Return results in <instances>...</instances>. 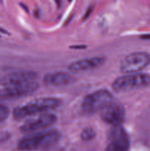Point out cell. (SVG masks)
<instances>
[{
    "label": "cell",
    "instance_id": "1",
    "mask_svg": "<svg viewBox=\"0 0 150 151\" xmlns=\"http://www.w3.org/2000/svg\"><path fill=\"white\" fill-rule=\"evenodd\" d=\"M60 137L61 134L57 130L44 131L22 138L18 144V147L21 151L46 149L57 143Z\"/></svg>",
    "mask_w": 150,
    "mask_h": 151
},
{
    "label": "cell",
    "instance_id": "2",
    "mask_svg": "<svg viewBox=\"0 0 150 151\" xmlns=\"http://www.w3.org/2000/svg\"><path fill=\"white\" fill-rule=\"evenodd\" d=\"M61 104L62 100L57 97H43L15 109L13 116L16 119H22L37 114H47L60 107Z\"/></svg>",
    "mask_w": 150,
    "mask_h": 151
},
{
    "label": "cell",
    "instance_id": "3",
    "mask_svg": "<svg viewBox=\"0 0 150 151\" xmlns=\"http://www.w3.org/2000/svg\"><path fill=\"white\" fill-rule=\"evenodd\" d=\"M150 86V75L146 73L129 74L119 77L113 81V89L119 93L145 88Z\"/></svg>",
    "mask_w": 150,
    "mask_h": 151
},
{
    "label": "cell",
    "instance_id": "4",
    "mask_svg": "<svg viewBox=\"0 0 150 151\" xmlns=\"http://www.w3.org/2000/svg\"><path fill=\"white\" fill-rule=\"evenodd\" d=\"M114 97L106 89H100L88 94L84 98L81 107L87 114H94L104 109L107 105L113 102Z\"/></svg>",
    "mask_w": 150,
    "mask_h": 151
},
{
    "label": "cell",
    "instance_id": "5",
    "mask_svg": "<svg viewBox=\"0 0 150 151\" xmlns=\"http://www.w3.org/2000/svg\"><path fill=\"white\" fill-rule=\"evenodd\" d=\"M150 64V55L144 52H132L126 55L120 63V70L125 74L140 73Z\"/></svg>",
    "mask_w": 150,
    "mask_h": 151
},
{
    "label": "cell",
    "instance_id": "6",
    "mask_svg": "<svg viewBox=\"0 0 150 151\" xmlns=\"http://www.w3.org/2000/svg\"><path fill=\"white\" fill-rule=\"evenodd\" d=\"M129 136L124 128L121 125L112 127L105 151H129Z\"/></svg>",
    "mask_w": 150,
    "mask_h": 151
},
{
    "label": "cell",
    "instance_id": "7",
    "mask_svg": "<svg viewBox=\"0 0 150 151\" xmlns=\"http://www.w3.org/2000/svg\"><path fill=\"white\" fill-rule=\"evenodd\" d=\"M39 88L35 81L26 83L10 87H4L0 89V100H13L32 95Z\"/></svg>",
    "mask_w": 150,
    "mask_h": 151
},
{
    "label": "cell",
    "instance_id": "8",
    "mask_svg": "<svg viewBox=\"0 0 150 151\" xmlns=\"http://www.w3.org/2000/svg\"><path fill=\"white\" fill-rule=\"evenodd\" d=\"M103 122L112 126H119L123 122L125 118V109L122 104L112 102L100 112Z\"/></svg>",
    "mask_w": 150,
    "mask_h": 151
},
{
    "label": "cell",
    "instance_id": "9",
    "mask_svg": "<svg viewBox=\"0 0 150 151\" xmlns=\"http://www.w3.org/2000/svg\"><path fill=\"white\" fill-rule=\"evenodd\" d=\"M57 119V116L54 114L47 113L41 114L35 119H31L25 122L20 127V131L22 133H32L45 129L54 125Z\"/></svg>",
    "mask_w": 150,
    "mask_h": 151
},
{
    "label": "cell",
    "instance_id": "10",
    "mask_svg": "<svg viewBox=\"0 0 150 151\" xmlns=\"http://www.w3.org/2000/svg\"><path fill=\"white\" fill-rule=\"evenodd\" d=\"M37 77L38 74L33 71H20L4 76L0 81V83L4 87L14 86L32 82Z\"/></svg>",
    "mask_w": 150,
    "mask_h": 151
},
{
    "label": "cell",
    "instance_id": "11",
    "mask_svg": "<svg viewBox=\"0 0 150 151\" xmlns=\"http://www.w3.org/2000/svg\"><path fill=\"white\" fill-rule=\"evenodd\" d=\"M104 61L105 59L103 57H94L84 59V60H79L71 63L69 66V69L73 72H85L101 66Z\"/></svg>",
    "mask_w": 150,
    "mask_h": 151
},
{
    "label": "cell",
    "instance_id": "12",
    "mask_svg": "<svg viewBox=\"0 0 150 151\" xmlns=\"http://www.w3.org/2000/svg\"><path fill=\"white\" fill-rule=\"evenodd\" d=\"M72 78L66 72H56L49 73L44 77V83L53 86H63L71 83Z\"/></svg>",
    "mask_w": 150,
    "mask_h": 151
},
{
    "label": "cell",
    "instance_id": "13",
    "mask_svg": "<svg viewBox=\"0 0 150 151\" xmlns=\"http://www.w3.org/2000/svg\"><path fill=\"white\" fill-rule=\"evenodd\" d=\"M96 132L93 128H85L83 131H82L80 134V137L82 140L83 141H91L95 137Z\"/></svg>",
    "mask_w": 150,
    "mask_h": 151
},
{
    "label": "cell",
    "instance_id": "14",
    "mask_svg": "<svg viewBox=\"0 0 150 151\" xmlns=\"http://www.w3.org/2000/svg\"><path fill=\"white\" fill-rule=\"evenodd\" d=\"M10 114V110L7 106L0 104V123L3 122L7 119Z\"/></svg>",
    "mask_w": 150,
    "mask_h": 151
},
{
    "label": "cell",
    "instance_id": "15",
    "mask_svg": "<svg viewBox=\"0 0 150 151\" xmlns=\"http://www.w3.org/2000/svg\"><path fill=\"white\" fill-rule=\"evenodd\" d=\"M10 137V134L7 131H2L0 132V142H3L9 139Z\"/></svg>",
    "mask_w": 150,
    "mask_h": 151
},
{
    "label": "cell",
    "instance_id": "16",
    "mask_svg": "<svg viewBox=\"0 0 150 151\" xmlns=\"http://www.w3.org/2000/svg\"><path fill=\"white\" fill-rule=\"evenodd\" d=\"M142 39H150V34H146V35H143L141 37Z\"/></svg>",
    "mask_w": 150,
    "mask_h": 151
}]
</instances>
